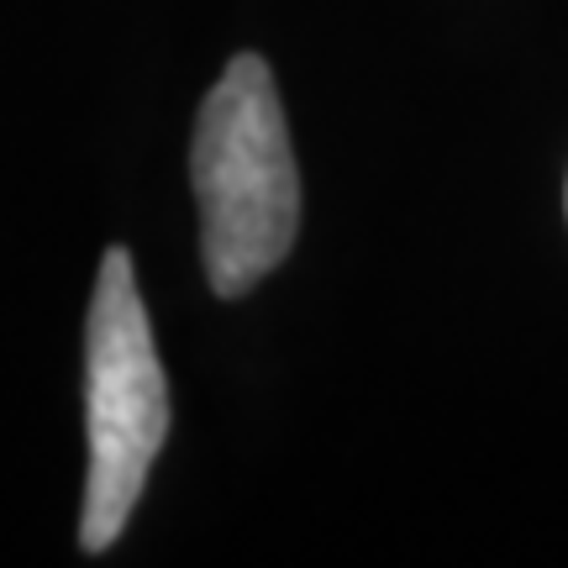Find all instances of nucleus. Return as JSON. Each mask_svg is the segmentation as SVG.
<instances>
[{
  "instance_id": "obj_1",
  "label": "nucleus",
  "mask_w": 568,
  "mask_h": 568,
  "mask_svg": "<svg viewBox=\"0 0 568 568\" xmlns=\"http://www.w3.org/2000/svg\"><path fill=\"white\" fill-rule=\"evenodd\" d=\"M190 184L201 205L205 280L222 301H237L290 258L301 232V169L274 69L258 53H237L201 101Z\"/></svg>"
},
{
  "instance_id": "obj_2",
  "label": "nucleus",
  "mask_w": 568,
  "mask_h": 568,
  "mask_svg": "<svg viewBox=\"0 0 568 568\" xmlns=\"http://www.w3.org/2000/svg\"><path fill=\"white\" fill-rule=\"evenodd\" d=\"M169 437V385L126 247H105L84 316V510L80 548L105 552L142 500L148 468Z\"/></svg>"
}]
</instances>
